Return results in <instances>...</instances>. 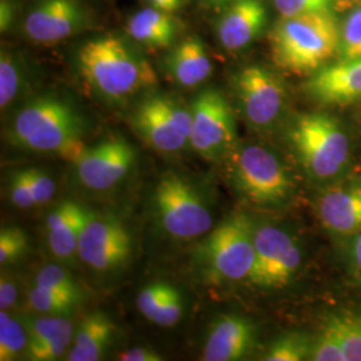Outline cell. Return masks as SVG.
Masks as SVG:
<instances>
[{
  "instance_id": "obj_1",
  "label": "cell",
  "mask_w": 361,
  "mask_h": 361,
  "mask_svg": "<svg viewBox=\"0 0 361 361\" xmlns=\"http://www.w3.org/2000/svg\"><path fill=\"white\" fill-rule=\"evenodd\" d=\"M77 59L79 73L91 90L113 102L125 101L157 82L149 61L116 35L86 42Z\"/></svg>"
},
{
  "instance_id": "obj_2",
  "label": "cell",
  "mask_w": 361,
  "mask_h": 361,
  "mask_svg": "<svg viewBox=\"0 0 361 361\" xmlns=\"http://www.w3.org/2000/svg\"><path fill=\"white\" fill-rule=\"evenodd\" d=\"M340 26L332 13L281 16L271 34V56L295 74H313L338 52Z\"/></svg>"
},
{
  "instance_id": "obj_3",
  "label": "cell",
  "mask_w": 361,
  "mask_h": 361,
  "mask_svg": "<svg viewBox=\"0 0 361 361\" xmlns=\"http://www.w3.org/2000/svg\"><path fill=\"white\" fill-rule=\"evenodd\" d=\"M82 131L83 121L71 104L59 97L43 95L15 116L10 141L31 152L66 155L73 162L85 147L80 143Z\"/></svg>"
},
{
  "instance_id": "obj_4",
  "label": "cell",
  "mask_w": 361,
  "mask_h": 361,
  "mask_svg": "<svg viewBox=\"0 0 361 361\" xmlns=\"http://www.w3.org/2000/svg\"><path fill=\"white\" fill-rule=\"evenodd\" d=\"M233 188L249 202L262 207L285 204L293 180L283 161L271 150L257 146H235L225 159Z\"/></svg>"
},
{
  "instance_id": "obj_5",
  "label": "cell",
  "mask_w": 361,
  "mask_h": 361,
  "mask_svg": "<svg viewBox=\"0 0 361 361\" xmlns=\"http://www.w3.org/2000/svg\"><path fill=\"white\" fill-rule=\"evenodd\" d=\"M289 140L304 170L316 180H331L348 165V135L334 116L305 114L289 131Z\"/></svg>"
},
{
  "instance_id": "obj_6",
  "label": "cell",
  "mask_w": 361,
  "mask_h": 361,
  "mask_svg": "<svg viewBox=\"0 0 361 361\" xmlns=\"http://www.w3.org/2000/svg\"><path fill=\"white\" fill-rule=\"evenodd\" d=\"M253 224L244 213H234L212 231L200 246V262L214 283L249 280L255 265Z\"/></svg>"
},
{
  "instance_id": "obj_7",
  "label": "cell",
  "mask_w": 361,
  "mask_h": 361,
  "mask_svg": "<svg viewBox=\"0 0 361 361\" xmlns=\"http://www.w3.org/2000/svg\"><path fill=\"white\" fill-rule=\"evenodd\" d=\"M155 217L174 240L189 241L212 231L213 217L193 185L177 173H165L153 194Z\"/></svg>"
},
{
  "instance_id": "obj_8",
  "label": "cell",
  "mask_w": 361,
  "mask_h": 361,
  "mask_svg": "<svg viewBox=\"0 0 361 361\" xmlns=\"http://www.w3.org/2000/svg\"><path fill=\"white\" fill-rule=\"evenodd\" d=\"M133 126L157 152L176 154L190 145L192 111L168 95H152L137 106Z\"/></svg>"
},
{
  "instance_id": "obj_9",
  "label": "cell",
  "mask_w": 361,
  "mask_h": 361,
  "mask_svg": "<svg viewBox=\"0 0 361 361\" xmlns=\"http://www.w3.org/2000/svg\"><path fill=\"white\" fill-rule=\"evenodd\" d=\"M194 152L212 162L226 159L237 146L235 119L222 92L202 91L190 107Z\"/></svg>"
},
{
  "instance_id": "obj_10",
  "label": "cell",
  "mask_w": 361,
  "mask_h": 361,
  "mask_svg": "<svg viewBox=\"0 0 361 361\" xmlns=\"http://www.w3.org/2000/svg\"><path fill=\"white\" fill-rule=\"evenodd\" d=\"M233 87L246 121L256 129H269L284 111V83L262 66L244 67L233 77Z\"/></svg>"
},
{
  "instance_id": "obj_11",
  "label": "cell",
  "mask_w": 361,
  "mask_h": 361,
  "mask_svg": "<svg viewBox=\"0 0 361 361\" xmlns=\"http://www.w3.org/2000/svg\"><path fill=\"white\" fill-rule=\"evenodd\" d=\"M131 250V235L119 219L87 213L78 241L83 264L99 273L118 271L128 264Z\"/></svg>"
},
{
  "instance_id": "obj_12",
  "label": "cell",
  "mask_w": 361,
  "mask_h": 361,
  "mask_svg": "<svg viewBox=\"0 0 361 361\" xmlns=\"http://www.w3.org/2000/svg\"><path fill=\"white\" fill-rule=\"evenodd\" d=\"M255 265L247 281L259 288H283L301 265V250L293 235L274 225L255 232Z\"/></svg>"
},
{
  "instance_id": "obj_13",
  "label": "cell",
  "mask_w": 361,
  "mask_h": 361,
  "mask_svg": "<svg viewBox=\"0 0 361 361\" xmlns=\"http://www.w3.org/2000/svg\"><path fill=\"white\" fill-rule=\"evenodd\" d=\"M135 161V152L126 140L111 137L91 147H83L74 158L78 180L95 192L113 189L128 177Z\"/></svg>"
},
{
  "instance_id": "obj_14",
  "label": "cell",
  "mask_w": 361,
  "mask_h": 361,
  "mask_svg": "<svg viewBox=\"0 0 361 361\" xmlns=\"http://www.w3.org/2000/svg\"><path fill=\"white\" fill-rule=\"evenodd\" d=\"M87 22V13L78 0H40L27 15L23 30L31 40L51 44L73 37Z\"/></svg>"
},
{
  "instance_id": "obj_15",
  "label": "cell",
  "mask_w": 361,
  "mask_h": 361,
  "mask_svg": "<svg viewBox=\"0 0 361 361\" xmlns=\"http://www.w3.org/2000/svg\"><path fill=\"white\" fill-rule=\"evenodd\" d=\"M256 338V326L250 320L237 314L219 316L207 334L202 360H241L255 349Z\"/></svg>"
},
{
  "instance_id": "obj_16",
  "label": "cell",
  "mask_w": 361,
  "mask_h": 361,
  "mask_svg": "<svg viewBox=\"0 0 361 361\" xmlns=\"http://www.w3.org/2000/svg\"><path fill=\"white\" fill-rule=\"evenodd\" d=\"M307 91L325 104H348L361 99V59L324 66L307 83Z\"/></svg>"
},
{
  "instance_id": "obj_17",
  "label": "cell",
  "mask_w": 361,
  "mask_h": 361,
  "mask_svg": "<svg viewBox=\"0 0 361 361\" xmlns=\"http://www.w3.org/2000/svg\"><path fill=\"white\" fill-rule=\"evenodd\" d=\"M267 22L268 10L262 0H233L219 19V42L229 51L243 50L259 37Z\"/></svg>"
},
{
  "instance_id": "obj_18",
  "label": "cell",
  "mask_w": 361,
  "mask_h": 361,
  "mask_svg": "<svg viewBox=\"0 0 361 361\" xmlns=\"http://www.w3.org/2000/svg\"><path fill=\"white\" fill-rule=\"evenodd\" d=\"M317 214L329 232L345 235L361 232V185L326 190L319 200Z\"/></svg>"
},
{
  "instance_id": "obj_19",
  "label": "cell",
  "mask_w": 361,
  "mask_h": 361,
  "mask_svg": "<svg viewBox=\"0 0 361 361\" xmlns=\"http://www.w3.org/2000/svg\"><path fill=\"white\" fill-rule=\"evenodd\" d=\"M87 213L77 202L66 201L47 216V243L55 257L67 261L78 256L79 234Z\"/></svg>"
},
{
  "instance_id": "obj_20",
  "label": "cell",
  "mask_w": 361,
  "mask_h": 361,
  "mask_svg": "<svg viewBox=\"0 0 361 361\" xmlns=\"http://www.w3.org/2000/svg\"><path fill=\"white\" fill-rule=\"evenodd\" d=\"M169 74L183 87H195L212 75L213 63L200 38L180 42L166 59Z\"/></svg>"
},
{
  "instance_id": "obj_21",
  "label": "cell",
  "mask_w": 361,
  "mask_h": 361,
  "mask_svg": "<svg viewBox=\"0 0 361 361\" xmlns=\"http://www.w3.org/2000/svg\"><path fill=\"white\" fill-rule=\"evenodd\" d=\"M116 332L113 322L104 312L86 316L78 326L73 348L67 353L68 361H97L104 357Z\"/></svg>"
},
{
  "instance_id": "obj_22",
  "label": "cell",
  "mask_w": 361,
  "mask_h": 361,
  "mask_svg": "<svg viewBox=\"0 0 361 361\" xmlns=\"http://www.w3.org/2000/svg\"><path fill=\"white\" fill-rule=\"evenodd\" d=\"M126 31L130 38L146 47L165 49L177 35V22L171 13L150 6L130 18Z\"/></svg>"
},
{
  "instance_id": "obj_23",
  "label": "cell",
  "mask_w": 361,
  "mask_h": 361,
  "mask_svg": "<svg viewBox=\"0 0 361 361\" xmlns=\"http://www.w3.org/2000/svg\"><path fill=\"white\" fill-rule=\"evenodd\" d=\"M326 323L338 336L347 361H361V314L352 312L336 313L328 316Z\"/></svg>"
},
{
  "instance_id": "obj_24",
  "label": "cell",
  "mask_w": 361,
  "mask_h": 361,
  "mask_svg": "<svg viewBox=\"0 0 361 361\" xmlns=\"http://www.w3.org/2000/svg\"><path fill=\"white\" fill-rule=\"evenodd\" d=\"M28 345L27 329L13 319L7 310L0 312V361L16 360L26 353Z\"/></svg>"
},
{
  "instance_id": "obj_25",
  "label": "cell",
  "mask_w": 361,
  "mask_h": 361,
  "mask_svg": "<svg viewBox=\"0 0 361 361\" xmlns=\"http://www.w3.org/2000/svg\"><path fill=\"white\" fill-rule=\"evenodd\" d=\"M25 83V71L13 52L0 55V107L4 110L16 99Z\"/></svg>"
},
{
  "instance_id": "obj_26",
  "label": "cell",
  "mask_w": 361,
  "mask_h": 361,
  "mask_svg": "<svg viewBox=\"0 0 361 361\" xmlns=\"http://www.w3.org/2000/svg\"><path fill=\"white\" fill-rule=\"evenodd\" d=\"M80 302V298L56 293L34 285L28 293V305L31 310L50 316L67 314Z\"/></svg>"
},
{
  "instance_id": "obj_27",
  "label": "cell",
  "mask_w": 361,
  "mask_h": 361,
  "mask_svg": "<svg viewBox=\"0 0 361 361\" xmlns=\"http://www.w3.org/2000/svg\"><path fill=\"white\" fill-rule=\"evenodd\" d=\"M313 343L302 335L283 336L274 341L264 356L265 361L310 360Z\"/></svg>"
},
{
  "instance_id": "obj_28",
  "label": "cell",
  "mask_w": 361,
  "mask_h": 361,
  "mask_svg": "<svg viewBox=\"0 0 361 361\" xmlns=\"http://www.w3.org/2000/svg\"><path fill=\"white\" fill-rule=\"evenodd\" d=\"M340 61L361 59V6L349 13L340 27Z\"/></svg>"
},
{
  "instance_id": "obj_29",
  "label": "cell",
  "mask_w": 361,
  "mask_h": 361,
  "mask_svg": "<svg viewBox=\"0 0 361 361\" xmlns=\"http://www.w3.org/2000/svg\"><path fill=\"white\" fill-rule=\"evenodd\" d=\"M71 328H74L73 323L61 316L49 314L47 317L35 319L27 329V334H28L27 352L37 348L51 338H55L56 336L62 335L63 332Z\"/></svg>"
},
{
  "instance_id": "obj_30",
  "label": "cell",
  "mask_w": 361,
  "mask_h": 361,
  "mask_svg": "<svg viewBox=\"0 0 361 361\" xmlns=\"http://www.w3.org/2000/svg\"><path fill=\"white\" fill-rule=\"evenodd\" d=\"M34 285H38L40 288L49 289L56 293L80 298V290L77 283L62 267L58 265H47L42 268L35 277Z\"/></svg>"
},
{
  "instance_id": "obj_31",
  "label": "cell",
  "mask_w": 361,
  "mask_h": 361,
  "mask_svg": "<svg viewBox=\"0 0 361 361\" xmlns=\"http://www.w3.org/2000/svg\"><path fill=\"white\" fill-rule=\"evenodd\" d=\"M310 360L347 361L343 344L329 324L324 323L320 334L313 343Z\"/></svg>"
},
{
  "instance_id": "obj_32",
  "label": "cell",
  "mask_w": 361,
  "mask_h": 361,
  "mask_svg": "<svg viewBox=\"0 0 361 361\" xmlns=\"http://www.w3.org/2000/svg\"><path fill=\"white\" fill-rule=\"evenodd\" d=\"M28 249L26 233L16 226L1 228L0 232V264L7 267L25 256Z\"/></svg>"
},
{
  "instance_id": "obj_33",
  "label": "cell",
  "mask_w": 361,
  "mask_h": 361,
  "mask_svg": "<svg viewBox=\"0 0 361 361\" xmlns=\"http://www.w3.org/2000/svg\"><path fill=\"white\" fill-rule=\"evenodd\" d=\"M281 16L332 13L336 0H273Z\"/></svg>"
},
{
  "instance_id": "obj_34",
  "label": "cell",
  "mask_w": 361,
  "mask_h": 361,
  "mask_svg": "<svg viewBox=\"0 0 361 361\" xmlns=\"http://www.w3.org/2000/svg\"><path fill=\"white\" fill-rule=\"evenodd\" d=\"M170 288L171 285L153 283V284L146 285L137 296V308L141 312V314L152 323L164 298L168 295Z\"/></svg>"
},
{
  "instance_id": "obj_35",
  "label": "cell",
  "mask_w": 361,
  "mask_h": 361,
  "mask_svg": "<svg viewBox=\"0 0 361 361\" xmlns=\"http://www.w3.org/2000/svg\"><path fill=\"white\" fill-rule=\"evenodd\" d=\"M74 328L63 332L62 335L56 336L46 341L44 344L39 345L35 349H31L26 353L27 357L32 361H52L59 359L66 352V349L73 344L74 340Z\"/></svg>"
},
{
  "instance_id": "obj_36",
  "label": "cell",
  "mask_w": 361,
  "mask_h": 361,
  "mask_svg": "<svg viewBox=\"0 0 361 361\" xmlns=\"http://www.w3.org/2000/svg\"><path fill=\"white\" fill-rule=\"evenodd\" d=\"M183 313V300L176 288H170L168 295L164 298L159 310L155 314L153 323L158 326H174L178 323Z\"/></svg>"
},
{
  "instance_id": "obj_37",
  "label": "cell",
  "mask_w": 361,
  "mask_h": 361,
  "mask_svg": "<svg viewBox=\"0 0 361 361\" xmlns=\"http://www.w3.org/2000/svg\"><path fill=\"white\" fill-rule=\"evenodd\" d=\"M26 174L37 207L50 202L55 195V182L51 177L39 169H26Z\"/></svg>"
},
{
  "instance_id": "obj_38",
  "label": "cell",
  "mask_w": 361,
  "mask_h": 361,
  "mask_svg": "<svg viewBox=\"0 0 361 361\" xmlns=\"http://www.w3.org/2000/svg\"><path fill=\"white\" fill-rule=\"evenodd\" d=\"M10 198L13 205L19 209H31L37 207L34 194L27 178L26 170H22L13 174L11 185H10Z\"/></svg>"
},
{
  "instance_id": "obj_39",
  "label": "cell",
  "mask_w": 361,
  "mask_h": 361,
  "mask_svg": "<svg viewBox=\"0 0 361 361\" xmlns=\"http://www.w3.org/2000/svg\"><path fill=\"white\" fill-rule=\"evenodd\" d=\"M18 300V288L10 276H1L0 280V310L13 308Z\"/></svg>"
},
{
  "instance_id": "obj_40",
  "label": "cell",
  "mask_w": 361,
  "mask_h": 361,
  "mask_svg": "<svg viewBox=\"0 0 361 361\" xmlns=\"http://www.w3.org/2000/svg\"><path fill=\"white\" fill-rule=\"evenodd\" d=\"M118 359L121 361H161L164 357L155 352L154 349L146 348V347H138L131 348L126 352L119 353Z\"/></svg>"
},
{
  "instance_id": "obj_41",
  "label": "cell",
  "mask_w": 361,
  "mask_h": 361,
  "mask_svg": "<svg viewBox=\"0 0 361 361\" xmlns=\"http://www.w3.org/2000/svg\"><path fill=\"white\" fill-rule=\"evenodd\" d=\"M13 20V7L8 0H1L0 6V28L1 31H7Z\"/></svg>"
},
{
  "instance_id": "obj_42",
  "label": "cell",
  "mask_w": 361,
  "mask_h": 361,
  "mask_svg": "<svg viewBox=\"0 0 361 361\" xmlns=\"http://www.w3.org/2000/svg\"><path fill=\"white\" fill-rule=\"evenodd\" d=\"M152 7H155L161 11L173 13L178 11L183 6L185 0H146Z\"/></svg>"
},
{
  "instance_id": "obj_43",
  "label": "cell",
  "mask_w": 361,
  "mask_h": 361,
  "mask_svg": "<svg viewBox=\"0 0 361 361\" xmlns=\"http://www.w3.org/2000/svg\"><path fill=\"white\" fill-rule=\"evenodd\" d=\"M352 259L357 273L361 274V232L356 233L352 244Z\"/></svg>"
},
{
  "instance_id": "obj_44",
  "label": "cell",
  "mask_w": 361,
  "mask_h": 361,
  "mask_svg": "<svg viewBox=\"0 0 361 361\" xmlns=\"http://www.w3.org/2000/svg\"><path fill=\"white\" fill-rule=\"evenodd\" d=\"M207 4H212V6H228V4H231L233 0H205Z\"/></svg>"
},
{
  "instance_id": "obj_45",
  "label": "cell",
  "mask_w": 361,
  "mask_h": 361,
  "mask_svg": "<svg viewBox=\"0 0 361 361\" xmlns=\"http://www.w3.org/2000/svg\"><path fill=\"white\" fill-rule=\"evenodd\" d=\"M357 3H359V6H361V0H357Z\"/></svg>"
}]
</instances>
